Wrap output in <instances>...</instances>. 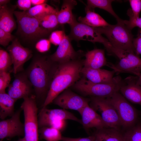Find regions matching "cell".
I'll list each match as a JSON object with an SVG mask.
<instances>
[{"mask_svg":"<svg viewBox=\"0 0 141 141\" xmlns=\"http://www.w3.org/2000/svg\"><path fill=\"white\" fill-rule=\"evenodd\" d=\"M57 65L51 60L49 56L38 55L34 57L25 71L33 88L36 101H41L42 106Z\"/></svg>","mask_w":141,"mask_h":141,"instance_id":"1","label":"cell"},{"mask_svg":"<svg viewBox=\"0 0 141 141\" xmlns=\"http://www.w3.org/2000/svg\"><path fill=\"white\" fill-rule=\"evenodd\" d=\"M84 60L79 58L58 63L48 93L42 108L51 103L60 93L80 79Z\"/></svg>","mask_w":141,"mask_h":141,"instance_id":"2","label":"cell"},{"mask_svg":"<svg viewBox=\"0 0 141 141\" xmlns=\"http://www.w3.org/2000/svg\"><path fill=\"white\" fill-rule=\"evenodd\" d=\"M108 54L118 59L114 64L108 62L107 66L115 73H131L138 76L141 73V58L134 53L115 48L109 42L104 45Z\"/></svg>","mask_w":141,"mask_h":141,"instance_id":"3","label":"cell"},{"mask_svg":"<svg viewBox=\"0 0 141 141\" xmlns=\"http://www.w3.org/2000/svg\"><path fill=\"white\" fill-rule=\"evenodd\" d=\"M124 20L114 25L110 24L103 27H94L101 34H103L113 47L134 53L133 46L134 39L131 30L123 22Z\"/></svg>","mask_w":141,"mask_h":141,"instance_id":"4","label":"cell"},{"mask_svg":"<svg viewBox=\"0 0 141 141\" xmlns=\"http://www.w3.org/2000/svg\"><path fill=\"white\" fill-rule=\"evenodd\" d=\"M124 82V80L118 75L108 83H93L84 78L80 79L73 86L75 90L85 95L107 98L119 91Z\"/></svg>","mask_w":141,"mask_h":141,"instance_id":"5","label":"cell"},{"mask_svg":"<svg viewBox=\"0 0 141 141\" xmlns=\"http://www.w3.org/2000/svg\"><path fill=\"white\" fill-rule=\"evenodd\" d=\"M14 14L18 24L17 32L26 40L37 42L52 32L43 28L37 19L30 15L26 11H15Z\"/></svg>","mask_w":141,"mask_h":141,"instance_id":"6","label":"cell"},{"mask_svg":"<svg viewBox=\"0 0 141 141\" xmlns=\"http://www.w3.org/2000/svg\"><path fill=\"white\" fill-rule=\"evenodd\" d=\"M20 107L24 116V137L26 141H39L38 110L35 95L23 99Z\"/></svg>","mask_w":141,"mask_h":141,"instance_id":"7","label":"cell"},{"mask_svg":"<svg viewBox=\"0 0 141 141\" xmlns=\"http://www.w3.org/2000/svg\"><path fill=\"white\" fill-rule=\"evenodd\" d=\"M73 120L81 124V120L71 113L64 109H49L42 108L38 114L39 128L44 127L56 128L61 132L65 129L66 120Z\"/></svg>","mask_w":141,"mask_h":141,"instance_id":"8","label":"cell"},{"mask_svg":"<svg viewBox=\"0 0 141 141\" xmlns=\"http://www.w3.org/2000/svg\"><path fill=\"white\" fill-rule=\"evenodd\" d=\"M106 98L115 109L119 118L121 127L126 130L138 122V114L137 110L119 91Z\"/></svg>","mask_w":141,"mask_h":141,"instance_id":"9","label":"cell"},{"mask_svg":"<svg viewBox=\"0 0 141 141\" xmlns=\"http://www.w3.org/2000/svg\"><path fill=\"white\" fill-rule=\"evenodd\" d=\"M90 102V106L96 111L100 113L102 119L109 127L120 130L121 126L118 114L106 98L92 97Z\"/></svg>","mask_w":141,"mask_h":141,"instance_id":"10","label":"cell"},{"mask_svg":"<svg viewBox=\"0 0 141 141\" xmlns=\"http://www.w3.org/2000/svg\"><path fill=\"white\" fill-rule=\"evenodd\" d=\"M70 26V31L68 36L70 39L98 42L103 45L109 42L107 39L102 36L94 27L77 21Z\"/></svg>","mask_w":141,"mask_h":141,"instance_id":"11","label":"cell"},{"mask_svg":"<svg viewBox=\"0 0 141 141\" xmlns=\"http://www.w3.org/2000/svg\"><path fill=\"white\" fill-rule=\"evenodd\" d=\"M22 109L20 108L10 118L0 122V141L16 136H24V124L20 119Z\"/></svg>","mask_w":141,"mask_h":141,"instance_id":"12","label":"cell"},{"mask_svg":"<svg viewBox=\"0 0 141 141\" xmlns=\"http://www.w3.org/2000/svg\"><path fill=\"white\" fill-rule=\"evenodd\" d=\"M90 100L67 89L57 96L52 103L63 109L76 110L79 113L89 104Z\"/></svg>","mask_w":141,"mask_h":141,"instance_id":"13","label":"cell"},{"mask_svg":"<svg viewBox=\"0 0 141 141\" xmlns=\"http://www.w3.org/2000/svg\"><path fill=\"white\" fill-rule=\"evenodd\" d=\"M12 59L14 74L23 71L24 63L32 56V51L23 46L17 38H15L7 48Z\"/></svg>","mask_w":141,"mask_h":141,"instance_id":"14","label":"cell"},{"mask_svg":"<svg viewBox=\"0 0 141 141\" xmlns=\"http://www.w3.org/2000/svg\"><path fill=\"white\" fill-rule=\"evenodd\" d=\"M70 39L65 35L56 51L49 56L53 61L62 63L79 58L81 53L76 51L71 44Z\"/></svg>","mask_w":141,"mask_h":141,"instance_id":"15","label":"cell"},{"mask_svg":"<svg viewBox=\"0 0 141 141\" xmlns=\"http://www.w3.org/2000/svg\"><path fill=\"white\" fill-rule=\"evenodd\" d=\"M137 78L136 76L126 78L119 92L127 100L141 105V86L137 83Z\"/></svg>","mask_w":141,"mask_h":141,"instance_id":"16","label":"cell"},{"mask_svg":"<svg viewBox=\"0 0 141 141\" xmlns=\"http://www.w3.org/2000/svg\"><path fill=\"white\" fill-rule=\"evenodd\" d=\"M79 113L82 117L81 124L86 131L92 128L97 130L109 128L101 115L92 108L89 104L84 107Z\"/></svg>","mask_w":141,"mask_h":141,"instance_id":"17","label":"cell"},{"mask_svg":"<svg viewBox=\"0 0 141 141\" xmlns=\"http://www.w3.org/2000/svg\"><path fill=\"white\" fill-rule=\"evenodd\" d=\"M81 74L88 81L95 83H104L112 81L114 79L115 73L110 71L101 68L93 69L83 67Z\"/></svg>","mask_w":141,"mask_h":141,"instance_id":"18","label":"cell"},{"mask_svg":"<svg viewBox=\"0 0 141 141\" xmlns=\"http://www.w3.org/2000/svg\"><path fill=\"white\" fill-rule=\"evenodd\" d=\"M83 67L90 69L101 68L107 66V62L104 50L95 49L87 52L85 55Z\"/></svg>","mask_w":141,"mask_h":141,"instance_id":"19","label":"cell"},{"mask_svg":"<svg viewBox=\"0 0 141 141\" xmlns=\"http://www.w3.org/2000/svg\"><path fill=\"white\" fill-rule=\"evenodd\" d=\"M77 3L74 0H64L61 8L57 14V20L59 25L68 24L70 26L76 21L72 10Z\"/></svg>","mask_w":141,"mask_h":141,"instance_id":"20","label":"cell"},{"mask_svg":"<svg viewBox=\"0 0 141 141\" xmlns=\"http://www.w3.org/2000/svg\"><path fill=\"white\" fill-rule=\"evenodd\" d=\"M14 9L7 5L0 7V29L11 33L16 27L13 17Z\"/></svg>","mask_w":141,"mask_h":141,"instance_id":"21","label":"cell"},{"mask_svg":"<svg viewBox=\"0 0 141 141\" xmlns=\"http://www.w3.org/2000/svg\"><path fill=\"white\" fill-rule=\"evenodd\" d=\"M93 134L96 141H125L124 132L120 130L105 128L96 130Z\"/></svg>","mask_w":141,"mask_h":141,"instance_id":"22","label":"cell"},{"mask_svg":"<svg viewBox=\"0 0 141 141\" xmlns=\"http://www.w3.org/2000/svg\"><path fill=\"white\" fill-rule=\"evenodd\" d=\"M16 101L6 92L0 93V118L1 120L14 114Z\"/></svg>","mask_w":141,"mask_h":141,"instance_id":"23","label":"cell"},{"mask_svg":"<svg viewBox=\"0 0 141 141\" xmlns=\"http://www.w3.org/2000/svg\"><path fill=\"white\" fill-rule=\"evenodd\" d=\"M85 16L78 17L79 22L94 27H105L110 24L94 10H85Z\"/></svg>","mask_w":141,"mask_h":141,"instance_id":"24","label":"cell"},{"mask_svg":"<svg viewBox=\"0 0 141 141\" xmlns=\"http://www.w3.org/2000/svg\"><path fill=\"white\" fill-rule=\"evenodd\" d=\"M112 0H88L87 5L85 10H94L96 8L103 9L111 14L116 20L117 22L120 21L121 19L115 13L111 5Z\"/></svg>","mask_w":141,"mask_h":141,"instance_id":"25","label":"cell"},{"mask_svg":"<svg viewBox=\"0 0 141 141\" xmlns=\"http://www.w3.org/2000/svg\"><path fill=\"white\" fill-rule=\"evenodd\" d=\"M39 139L46 141H61L62 137L61 132L56 128L47 127L39 128Z\"/></svg>","mask_w":141,"mask_h":141,"instance_id":"26","label":"cell"},{"mask_svg":"<svg viewBox=\"0 0 141 141\" xmlns=\"http://www.w3.org/2000/svg\"><path fill=\"white\" fill-rule=\"evenodd\" d=\"M58 11L46 3L32 7L26 11L30 15L37 18L46 14L57 13Z\"/></svg>","mask_w":141,"mask_h":141,"instance_id":"27","label":"cell"},{"mask_svg":"<svg viewBox=\"0 0 141 141\" xmlns=\"http://www.w3.org/2000/svg\"><path fill=\"white\" fill-rule=\"evenodd\" d=\"M57 14H49L36 19L42 27L52 32V30L57 28L59 25L57 20Z\"/></svg>","mask_w":141,"mask_h":141,"instance_id":"28","label":"cell"},{"mask_svg":"<svg viewBox=\"0 0 141 141\" xmlns=\"http://www.w3.org/2000/svg\"><path fill=\"white\" fill-rule=\"evenodd\" d=\"M8 87V94L16 101L20 98L23 99L33 95L32 94V87H16L10 84Z\"/></svg>","mask_w":141,"mask_h":141,"instance_id":"29","label":"cell"},{"mask_svg":"<svg viewBox=\"0 0 141 141\" xmlns=\"http://www.w3.org/2000/svg\"><path fill=\"white\" fill-rule=\"evenodd\" d=\"M125 141H141V123L137 122L124 132Z\"/></svg>","mask_w":141,"mask_h":141,"instance_id":"30","label":"cell"},{"mask_svg":"<svg viewBox=\"0 0 141 141\" xmlns=\"http://www.w3.org/2000/svg\"><path fill=\"white\" fill-rule=\"evenodd\" d=\"M14 75V79L10 84L11 86L16 87H33L25 71L23 70Z\"/></svg>","mask_w":141,"mask_h":141,"instance_id":"31","label":"cell"},{"mask_svg":"<svg viewBox=\"0 0 141 141\" xmlns=\"http://www.w3.org/2000/svg\"><path fill=\"white\" fill-rule=\"evenodd\" d=\"M13 64L11 57L7 51L0 48V72H9Z\"/></svg>","mask_w":141,"mask_h":141,"instance_id":"32","label":"cell"},{"mask_svg":"<svg viewBox=\"0 0 141 141\" xmlns=\"http://www.w3.org/2000/svg\"><path fill=\"white\" fill-rule=\"evenodd\" d=\"M66 34L63 30H56L52 32L49 36V40L55 46H58Z\"/></svg>","mask_w":141,"mask_h":141,"instance_id":"33","label":"cell"},{"mask_svg":"<svg viewBox=\"0 0 141 141\" xmlns=\"http://www.w3.org/2000/svg\"><path fill=\"white\" fill-rule=\"evenodd\" d=\"M131 9H128L127 13L135 17H139L141 11V0H129Z\"/></svg>","mask_w":141,"mask_h":141,"instance_id":"34","label":"cell"},{"mask_svg":"<svg viewBox=\"0 0 141 141\" xmlns=\"http://www.w3.org/2000/svg\"><path fill=\"white\" fill-rule=\"evenodd\" d=\"M11 79L9 72H0V93L5 92L6 88L10 84Z\"/></svg>","mask_w":141,"mask_h":141,"instance_id":"35","label":"cell"},{"mask_svg":"<svg viewBox=\"0 0 141 141\" xmlns=\"http://www.w3.org/2000/svg\"><path fill=\"white\" fill-rule=\"evenodd\" d=\"M51 43L49 39L42 38L36 42L35 48L38 52L44 53L49 50L50 48Z\"/></svg>","mask_w":141,"mask_h":141,"instance_id":"36","label":"cell"},{"mask_svg":"<svg viewBox=\"0 0 141 141\" xmlns=\"http://www.w3.org/2000/svg\"><path fill=\"white\" fill-rule=\"evenodd\" d=\"M130 17L129 20H124L123 22L127 27L131 30L135 27H138L141 29V17H135L127 13Z\"/></svg>","mask_w":141,"mask_h":141,"instance_id":"37","label":"cell"},{"mask_svg":"<svg viewBox=\"0 0 141 141\" xmlns=\"http://www.w3.org/2000/svg\"><path fill=\"white\" fill-rule=\"evenodd\" d=\"M15 39V37L11 34V33L0 29V44L1 45L6 47Z\"/></svg>","mask_w":141,"mask_h":141,"instance_id":"38","label":"cell"},{"mask_svg":"<svg viewBox=\"0 0 141 141\" xmlns=\"http://www.w3.org/2000/svg\"><path fill=\"white\" fill-rule=\"evenodd\" d=\"M133 45L135 54L139 56L141 55V29H140L138 30L137 37L133 39Z\"/></svg>","mask_w":141,"mask_h":141,"instance_id":"39","label":"cell"},{"mask_svg":"<svg viewBox=\"0 0 141 141\" xmlns=\"http://www.w3.org/2000/svg\"><path fill=\"white\" fill-rule=\"evenodd\" d=\"M32 5L31 0H18L16 3L18 8L24 11L29 10L31 8Z\"/></svg>","mask_w":141,"mask_h":141,"instance_id":"40","label":"cell"},{"mask_svg":"<svg viewBox=\"0 0 141 141\" xmlns=\"http://www.w3.org/2000/svg\"><path fill=\"white\" fill-rule=\"evenodd\" d=\"M61 141H96V137L93 134L88 137L73 138L62 136Z\"/></svg>","mask_w":141,"mask_h":141,"instance_id":"41","label":"cell"},{"mask_svg":"<svg viewBox=\"0 0 141 141\" xmlns=\"http://www.w3.org/2000/svg\"><path fill=\"white\" fill-rule=\"evenodd\" d=\"M31 1L32 5L34 6L46 3L47 1L45 0H31Z\"/></svg>","mask_w":141,"mask_h":141,"instance_id":"42","label":"cell"},{"mask_svg":"<svg viewBox=\"0 0 141 141\" xmlns=\"http://www.w3.org/2000/svg\"><path fill=\"white\" fill-rule=\"evenodd\" d=\"M10 1L9 0H0V7L7 5Z\"/></svg>","mask_w":141,"mask_h":141,"instance_id":"43","label":"cell"},{"mask_svg":"<svg viewBox=\"0 0 141 141\" xmlns=\"http://www.w3.org/2000/svg\"><path fill=\"white\" fill-rule=\"evenodd\" d=\"M137 83L141 86V73L140 75L138 76Z\"/></svg>","mask_w":141,"mask_h":141,"instance_id":"44","label":"cell"},{"mask_svg":"<svg viewBox=\"0 0 141 141\" xmlns=\"http://www.w3.org/2000/svg\"><path fill=\"white\" fill-rule=\"evenodd\" d=\"M17 141H26L24 137L22 138H19Z\"/></svg>","mask_w":141,"mask_h":141,"instance_id":"45","label":"cell"}]
</instances>
